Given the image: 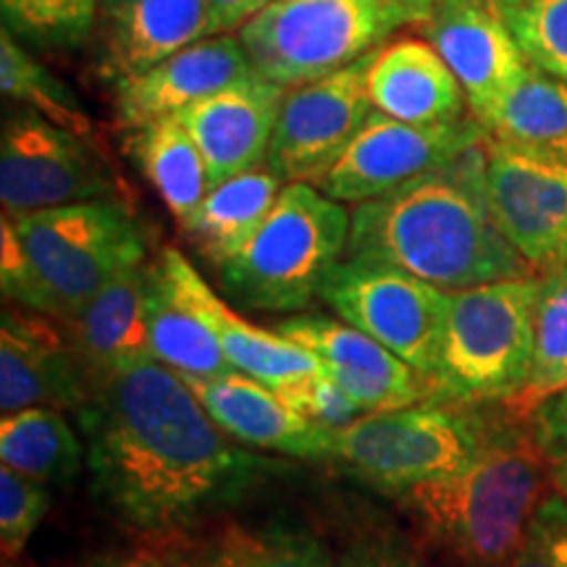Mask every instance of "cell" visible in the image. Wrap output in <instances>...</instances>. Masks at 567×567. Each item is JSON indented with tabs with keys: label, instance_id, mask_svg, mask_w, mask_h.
<instances>
[{
	"label": "cell",
	"instance_id": "5",
	"mask_svg": "<svg viewBox=\"0 0 567 567\" xmlns=\"http://www.w3.org/2000/svg\"><path fill=\"white\" fill-rule=\"evenodd\" d=\"M536 276L450 292L436 400L509 402L526 392L534 363Z\"/></svg>",
	"mask_w": 567,
	"mask_h": 567
},
{
	"label": "cell",
	"instance_id": "33",
	"mask_svg": "<svg viewBox=\"0 0 567 567\" xmlns=\"http://www.w3.org/2000/svg\"><path fill=\"white\" fill-rule=\"evenodd\" d=\"M505 19L530 66L567 84V0H526Z\"/></svg>",
	"mask_w": 567,
	"mask_h": 567
},
{
	"label": "cell",
	"instance_id": "23",
	"mask_svg": "<svg viewBox=\"0 0 567 567\" xmlns=\"http://www.w3.org/2000/svg\"><path fill=\"white\" fill-rule=\"evenodd\" d=\"M373 109L405 124L465 118V92L429 40L400 38L379 48L368 74Z\"/></svg>",
	"mask_w": 567,
	"mask_h": 567
},
{
	"label": "cell",
	"instance_id": "4",
	"mask_svg": "<svg viewBox=\"0 0 567 567\" xmlns=\"http://www.w3.org/2000/svg\"><path fill=\"white\" fill-rule=\"evenodd\" d=\"M352 213L308 182H289L237 255L216 266L224 292L260 313L305 310L350 247Z\"/></svg>",
	"mask_w": 567,
	"mask_h": 567
},
{
	"label": "cell",
	"instance_id": "31",
	"mask_svg": "<svg viewBox=\"0 0 567 567\" xmlns=\"http://www.w3.org/2000/svg\"><path fill=\"white\" fill-rule=\"evenodd\" d=\"M101 0H0L3 30L34 51H69L95 32Z\"/></svg>",
	"mask_w": 567,
	"mask_h": 567
},
{
	"label": "cell",
	"instance_id": "40",
	"mask_svg": "<svg viewBox=\"0 0 567 567\" xmlns=\"http://www.w3.org/2000/svg\"><path fill=\"white\" fill-rule=\"evenodd\" d=\"M205 3H208L210 34H237L274 0H205Z\"/></svg>",
	"mask_w": 567,
	"mask_h": 567
},
{
	"label": "cell",
	"instance_id": "1",
	"mask_svg": "<svg viewBox=\"0 0 567 567\" xmlns=\"http://www.w3.org/2000/svg\"><path fill=\"white\" fill-rule=\"evenodd\" d=\"M76 415L92 496L134 536L193 534L239 505L268 471L158 360L109 375Z\"/></svg>",
	"mask_w": 567,
	"mask_h": 567
},
{
	"label": "cell",
	"instance_id": "18",
	"mask_svg": "<svg viewBox=\"0 0 567 567\" xmlns=\"http://www.w3.org/2000/svg\"><path fill=\"white\" fill-rule=\"evenodd\" d=\"M284 90L252 71L243 82L176 113L203 153L210 189L231 176L266 166Z\"/></svg>",
	"mask_w": 567,
	"mask_h": 567
},
{
	"label": "cell",
	"instance_id": "27",
	"mask_svg": "<svg viewBox=\"0 0 567 567\" xmlns=\"http://www.w3.org/2000/svg\"><path fill=\"white\" fill-rule=\"evenodd\" d=\"M134 153L142 174L161 195L174 221L187 224L203 197L210 193V179L203 153L179 118H161L134 132Z\"/></svg>",
	"mask_w": 567,
	"mask_h": 567
},
{
	"label": "cell",
	"instance_id": "24",
	"mask_svg": "<svg viewBox=\"0 0 567 567\" xmlns=\"http://www.w3.org/2000/svg\"><path fill=\"white\" fill-rule=\"evenodd\" d=\"M147 313H151L153 360L168 365L184 379H216L234 373L210 326L158 258L151 264Z\"/></svg>",
	"mask_w": 567,
	"mask_h": 567
},
{
	"label": "cell",
	"instance_id": "10",
	"mask_svg": "<svg viewBox=\"0 0 567 567\" xmlns=\"http://www.w3.org/2000/svg\"><path fill=\"white\" fill-rule=\"evenodd\" d=\"M318 297L344 323L434 379L450 292L394 266L344 258L326 276Z\"/></svg>",
	"mask_w": 567,
	"mask_h": 567
},
{
	"label": "cell",
	"instance_id": "30",
	"mask_svg": "<svg viewBox=\"0 0 567 567\" xmlns=\"http://www.w3.org/2000/svg\"><path fill=\"white\" fill-rule=\"evenodd\" d=\"M563 389H567V268H557L538 279L534 363L526 392L515 402L530 413L538 402Z\"/></svg>",
	"mask_w": 567,
	"mask_h": 567
},
{
	"label": "cell",
	"instance_id": "16",
	"mask_svg": "<svg viewBox=\"0 0 567 567\" xmlns=\"http://www.w3.org/2000/svg\"><path fill=\"white\" fill-rule=\"evenodd\" d=\"M95 384L61 321L32 310H3L0 318V410H80Z\"/></svg>",
	"mask_w": 567,
	"mask_h": 567
},
{
	"label": "cell",
	"instance_id": "26",
	"mask_svg": "<svg viewBox=\"0 0 567 567\" xmlns=\"http://www.w3.org/2000/svg\"><path fill=\"white\" fill-rule=\"evenodd\" d=\"M484 130L502 145L567 161V84L530 66Z\"/></svg>",
	"mask_w": 567,
	"mask_h": 567
},
{
	"label": "cell",
	"instance_id": "34",
	"mask_svg": "<svg viewBox=\"0 0 567 567\" xmlns=\"http://www.w3.org/2000/svg\"><path fill=\"white\" fill-rule=\"evenodd\" d=\"M51 509V488L0 467V544L6 563L19 559L40 520Z\"/></svg>",
	"mask_w": 567,
	"mask_h": 567
},
{
	"label": "cell",
	"instance_id": "43",
	"mask_svg": "<svg viewBox=\"0 0 567 567\" xmlns=\"http://www.w3.org/2000/svg\"><path fill=\"white\" fill-rule=\"evenodd\" d=\"M551 481H555L557 492L567 499V463H557L555 471H551Z\"/></svg>",
	"mask_w": 567,
	"mask_h": 567
},
{
	"label": "cell",
	"instance_id": "19",
	"mask_svg": "<svg viewBox=\"0 0 567 567\" xmlns=\"http://www.w3.org/2000/svg\"><path fill=\"white\" fill-rule=\"evenodd\" d=\"M101 71L113 82L142 74L210 38L205 0H101L95 21Z\"/></svg>",
	"mask_w": 567,
	"mask_h": 567
},
{
	"label": "cell",
	"instance_id": "13",
	"mask_svg": "<svg viewBox=\"0 0 567 567\" xmlns=\"http://www.w3.org/2000/svg\"><path fill=\"white\" fill-rule=\"evenodd\" d=\"M486 195L499 231L534 271L567 268V161L488 140Z\"/></svg>",
	"mask_w": 567,
	"mask_h": 567
},
{
	"label": "cell",
	"instance_id": "21",
	"mask_svg": "<svg viewBox=\"0 0 567 567\" xmlns=\"http://www.w3.org/2000/svg\"><path fill=\"white\" fill-rule=\"evenodd\" d=\"M158 260L168 268L184 295L193 300L197 313L210 326L213 337L218 339L234 371L250 375L274 389L276 394L323 373L321 363L305 347L234 313L229 305L213 292V287L203 279L193 260L176 247H163Z\"/></svg>",
	"mask_w": 567,
	"mask_h": 567
},
{
	"label": "cell",
	"instance_id": "17",
	"mask_svg": "<svg viewBox=\"0 0 567 567\" xmlns=\"http://www.w3.org/2000/svg\"><path fill=\"white\" fill-rule=\"evenodd\" d=\"M250 74L252 63L237 34H210L142 74L113 82V109L118 124L137 132L176 116Z\"/></svg>",
	"mask_w": 567,
	"mask_h": 567
},
{
	"label": "cell",
	"instance_id": "22",
	"mask_svg": "<svg viewBox=\"0 0 567 567\" xmlns=\"http://www.w3.org/2000/svg\"><path fill=\"white\" fill-rule=\"evenodd\" d=\"M147 297L151 264H142L113 276L80 313L61 321L95 386L113 373L153 360Z\"/></svg>",
	"mask_w": 567,
	"mask_h": 567
},
{
	"label": "cell",
	"instance_id": "11",
	"mask_svg": "<svg viewBox=\"0 0 567 567\" xmlns=\"http://www.w3.org/2000/svg\"><path fill=\"white\" fill-rule=\"evenodd\" d=\"M375 53L379 51L337 74L284 90L266 158V166L284 184H316L363 130L375 111L368 90Z\"/></svg>",
	"mask_w": 567,
	"mask_h": 567
},
{
	"label": "cell",
	"instance_id": "9",
	"mask_svg": "<svg viewBox=\"0 0 567 567\" xmlns=\"http://www.w3.org/2000/svg\"><path fill=\"white\" fill-rule=\"evenodd\" d=\"M122 179L95 140L61 130L24 105L0 126V205L34 213L90 200H122Z\"/></svg>",
	"mask_w": 567,
	"mask_h": 567
},
{
	"label": "cell",
	"instance_id": "29",
	"mask_svg": "<svg viewBox=\"0 0 567 567\" xmlns=\"http://www.w3.org/2000/svg\"><path fill=\"white\" fill-rule=\"evenodd\" d=\"M0 90L6 103L24 105L61 130L95 140V122L80 95L34 59L9 30L0 32Z\"/></svg>",
	"mask_w": 567,
	"mask_h": 567
},
{
	"label": "cell",
	"instance_id": "14",
	"mask_svg": "<svg viewBox=\"0 0 567 567\" xmlns=\"http://www.w3.org/2000/svg\"><path fill=\"white\" fill-rule=\"evenodd\" d=\"M421 27L463 87L473 118L486 126L530 69L505 13L488 0H446Z\"/></svg>",
	"mask_w": 567,
	"mask_h": 567
},
{
	"label": "cell",
	"instance_id": "35",
	"mask_svg": "<svg viewBox=\"0 0 567 567\" xmlns=\"http://www.w3.org/2000/svg\"><path fill=\"white\" fill-rule=\"evenodd\" d=\"M80 567H221L213 544L197 542L193 534L134 536L130 547L101 551Z\"/></svg>",
	"mask_w": 567,
	"mask_h": 567
},
{
	"label": "cell",
	"instance_id": "39",
	"mask_svg": "<svg viewBox=\"0 0 567 567\" xmlns=\"http://www.w3.org/2000/svg\"><path fill=\"white\" fill-rule=\"evenodd\" d=\"M530 429L538 450L551 463H567V389L547 396L530 410Z\"/></svg>",
	"mask_w": 567,
	"mask_h": 567
},
{
	"label": "cell",
	"instance_id": "25",
	"mask_svg": "<svg viewBox=\"0 0 567 567\" xmlns=\"http://www.w3.org/2000/svg\"><path fill=\"white\" fill-rule=\"evenodd\" d=\"M281 189L284 182L268 166L231 176L203 197L182 231L197 252H203L213 266H221L250 243Z\"/></svg>",
	"mask_w": 567,
	"mask_h": 567
},
{
	"label": "cell",
	"instance_id": "37",
	"mask_svg": "<svg viewBox=\"0 0 567 567\" xmlns=\"http://www.w3.org/2000/svg\"><path fill=\"white\" fill-rule=\"evenodd\" d=\"M279 396L295 413L331 431L344 429V425L358 421L360 415H365L363 408L326 373H318L313 379L284 389Z\"/></svg>",
	"mask_w": 567,
	"mask_h": 567
},
{
	"label": "cell",
	"instance_id": "42",
	"mask_svg": "<svg viewBox=\"0 0 567 567\" xmlns=\"http://www.w3.org/2000/svg\"><path fill=\"white\" fill-rule=\"evenodd\" d=\"M344 567H392V565H386V563H381L379 557H371V555H354V557H350L344 563Z\"/></svg>",
	"mask_w": 567,
	"mask_h": 567
},
{
	"label": "cell",
	"instance_id": "12",
	"mask_svg": "<svg viewBox=\"0 0 567 567\" xmlns=\"http://www.w3.org/2000/svg\"><path fill=\"white\" fill-rule=\"evenodd\" d=\"M476 118L446 124H405L373 111L342 158L313 187L337 203L360 205L394 193L486 142Z\"/></svg>",
	"mask_w": 567,
	"mask_h": 567
},
{
	"label": "cell",
	"instance_id": "8",
	"mask_svg": "<svg viewBox=\"0 0 567 567\" xmlns=\"http://www.w3.org/2000/svg\"><path fill=\"white\" fill-rule=\"evenodd\" d=\"M6 216L51 300L55 321L80 313L113 276L147 264L145 229L124 200Z\"/></svg>",
	"mask_w": 567,
	"mask_h": 567
},
{
	"label": "cell",
	"instance_id": "44",
	"mask_svg": "<svg viewBox=\"0 0 567 567\" xmlns=\"http://www.w3.org/2000/svg\"><path fill=\"white\" fill-rule=\"evenodd\" d=\"M488 3H492L494 9H499L502 13H507V11L517 9V6H523V3H526V0H488Z\"/></svg>",
	"mask_w": 567,
	"mask_h": 567
},
{
	"label": "cell",
	"instance_id": "3",
	"mask_svg": "<svg viewBox=\"0 0 567 567\" xmlns=\"http://www.w3.org/2000/svg\"><path fill=\"white\" fill-rule=\"evenodd\" d=\"M544 452L502 429L465 473L396 494L431 544L465 567H499L520 549L544 499Z\"/></svg>",
	"mask_w": 567,
	"mask_h": 567
},
{
	"label": "cell",
	"instance_id": "32",
	"mask_svg": "<svg viewBox=\"0 0 567 567\" xmlns=\"http://www.w3.org/2000/svg\"><path fill=\"white\" fill-rule=\"evenodd\" d=\"M221 567H337L316 536L292 528H245L231 523L213 542Z\"/></svg>",
	"mask_w": 567,
	"mask_h": 567
},
{
	"label": "cell",
	"instance_id": "6",
	"mask_svg": "<svg viewBox=\"0 0 567 567\" xmlns=\"http://www.w3.org/2000/svg\"><path fill=\"white\" fill-rule=\"evenodd\" d=\"M413 21L405 0H274L237 40L255 74L295 87L365 59Z\"/></svg>",
	"mask_w": 567,
	"mask_h": 567
},
{
	"label": "cell",
	"instance_id": "20",
	"mask_svg": "<svg viewBox=\"0 0 567 567\" xmlns=\"http://www.w3.org/2000/svg\"><path fill=\"white\" fill-rule=\"evenodd\" d=\"M184 381L234 442L300 460H331L334 431L295 413L274 389L250 375L234 371L216 379Z\"/></svg>",
	"mask_w": 567,
	"mask_h": 567
},
{
	"label": "cell",
	"instance_id": "15",
	"mask_svg": "<svg viewBox=\"0 0 567 567\" xmlns=\"http://www.w3.org/2000/svg\"><path fill=\"white\" fill-rule=\"evenodd\" d=\"M274 331L313 354L323 373L331 375L363 413H389L436 396L434 381L342 318L295 316L276 323Z\"/></svg>",
	"mask_w": 567,
	"mask_h": 567
},
{
	"label": "cell",
	"instance_id": "38",
	"mask_svg": "<svg viewBox=\"0 0 567 567\" xmlns=\"http://www.w3.org/2000/svg\"><path fill=\"white\" fill-rule=\"evenodd\" d=\"M0 287H3L6 300H11L17 308L53 318L51 300H48L45 289L34 274V266L27 258L19 234L6 213L0 218Z\"/></svg>",
	"mask_w": 567,
	"mask_h": 567
},
{
	"label": "cell",
	"instance_id": "36",
	"mask_svg": "<svg viewBox=\"0 0 567 567\" xmlns=\"http://www.w3.org/2000/svg\"><path fill=\"white\" fill-rule=\"evenodd\" d=\"M499 567H567V499L563 494L544 496L520 549Z\"/></svg>",
	"mask_w": 567,
	"mask_h": 567
},
{
	"label": "cell",
	"instance_id": "7",
	"mask_svg": "<svg viewBox=\"0 0 567 567\" xmlns=\"http://www.w3.org/2000/svg\"><path fill=\"white\" fill-rule=\"evenodd\" d=\"M496 431L467 405L431 400L421 405L365 413L334 431L331 460L365 484L402 494L429 481L465 473Z\"/></svg>",
	"mask_w": 567,
	"mask_h": 567
},
{
	"label": "cell",
	"instance_id": "41",
	"mask_svg": "<svg viewBox=\"0 0 567 567\" xmlns=\"http://www.w3.org/2000/svg\"><path fill=\"white\" fill-rule=\"evenodd\" d=\"M405 3L417 13V24H421V21H423L425 17H429L431 11L436 9V6L446 3V0H405Z\"/></svg>",
	"mask_w": 567,
	"mask_h": 567
},
{
	"label": "cell",
	"instance_id": "28",
	"mask_svg": "<svg viewBox=\"0 0 567 567\" xmlns=\"http://www.w3.org/2000/svg\"><path fill=\"white\" fill-rule=\"evenodd\" d=\"M82 442L63 410L27 408L0 421V460L38 484H66L82 467Z\"/></svg>",
	"mask_w": 567,
	"mask_h": 567
},
{
	"label": "cell",
	"instance_id": "2",
	"mask_svg": "<svg viewBox=\"0 0 567 567\" xmlns=\"http://www.w3.org/2000/svg\"><path fill=\"white\" fill-rule=\"evenodd\" d=\"M486 142L394 193L354 205L347 258L394 266L444 292L530 276L534 268L488 208Z\"/></svg>",
	"mask_w": 567,
	"mask_h": 567
}]
</instances>
